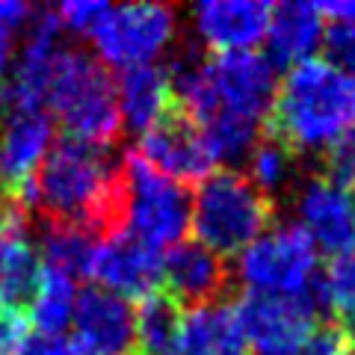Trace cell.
Instances as JSON below:
<instances>
[{"mask_svg": "<svg viewBox=\"0 0 355 355\" xmlns=\"http://www.w3.org/2000/svg\"><path fill=\"white\" fill-rule=\"evenodd\" d=\"M30 210L42 225H71L92 237L125 231V181L121 160L110 148L65 137L53 142L30 190Z\"/></svg>", "mask_w": 355, "mask_h": 355, "instance_id": "obj_1", "label": "cell"}, {"mask_svg": "<svg viewBox=\"0 0 355 355\" xmlns=\"http://www.w3.org/2000/svg\"><path fill=\"white\" fill-rule=\"evenodd\" d=\"M355 128V77L323 60L293 65L279 83L270 133L293 154H323Z\"/></svg>", "mask_w": 355, "mask_h": 355, "instance_id": "obj_2", "label": "cell"}, {"mask_svg": "<svg viewBox=\"0 0 355 355\" xmlns=\"http://www.w3.org/2000/svg\"><path fill=\"white\" fill-rule=\"evenodd\" d=\"M44 107L71 139L110 148L121 133L116 107V80L107 65L80 48H60L53 57Z\"/></svg>", "mask_w": 355, "mask_h": 355, "instance_id": "obj_3", "label": "cell"}, {"mask_svg": "<svg viewBox=\"0 0 355 355\" xmlns=\"http://www.w3.org/2000/svg\"><path fill=\"white\" fill-rule=\"evenodd\" d=\"M272 216L275 202L270 196H263L243 172L219 169L198 181L190 228L196 231V243L216 252L219 258H228L270 231Z\"/></svg>", "mask_w": 355, "mask_h": 355, "instance_id": "obj_4", "label": "cell"}, {"mask_svg": "<svg viewBox=\"0 0 355 355\" xmlns=\"http://www.w3.org/2000/svg\"><path fill=\"white\" fill-rule=\"evenodd\" d=\"M125 181V231L154 249L178 246L190 231L193 196L184 184L160 175L137 151L121 157Z\"/></svg>", "mask_w": 355, "mask_h": 355, "instance_id": "obj_5", "label": "cell"}, {"mask_svg": "<svg viewBox=\"0 0 355 355\" xmlns=\"http://www.w3.org/2000/svg\"><path fill=\"white\" fill-rule=\"evenodd\" d=\"M237 279L246 293L258 296H302L320 284L317 249L302 228L287 222L263 234L240 252Z\"/></svg>", "mask_w": 355, "mask_h": 355, "instance_id": "obj_6", "label": "cell"}, {"mask_svg": "<svg viewBox=\"0 0 355 355\" xmlns=\"http://www.w3.org/2000/svg\"><path fill=\"white\" fill-rule=\"evenodd\" d=\"M89 39L101 65H113L119 71L154 65L178 39V9L169 3L110 6Z\"/></svg>", "mask_w": 355, "mask_h": 355, "instance_id": "obj_7", "label": "cell"}, {"mask_svg": "<svg viewBox=\"0 0 355 355\" xmlns=\"http://www.w3.org/2000/svg\"><path fill=\"white\" fill-rule=\"evenodd\" d=\"M323 287L302 296L246 293L237 302V320L254 355H296L323 314Z\"/></svg>", "mask_w": 355, "mask_h": 355, "instance_id": "obj_8", "label": "cell"}, {"mask_svg": "<svg viewBox=\"0 0 355 355\" xmlns=\"http://www.w3.org/2000/svg\"><path fill=\"white\" fill-rule=\"evenodd\" d=\"M57 121L48 110H12L0 116V187L9 202L30 210V190L42 160L53 148Z\"/></svg>", "mask_w": 355, "mask_h": 355, "instance_id": "obj_9", "label": "cell"}, {"mask_svg": "<svg viewBox=\"0 0 355 355\" xmlns=\"http://www.w3.org/2000/svg\"><path fill=\"white\" fill-rule=\"evenodd\" d=\"M293 196V225L302 228L317 252L331 261L355 252V205L352 196L340 187L329 184L317 172L296 184Z\"/></svg>", "mask_w": 355, "mask_h": 355, "instance_id": "obj_10", "label": "cell"}, {"mask_svg": "<svg viewBox=\"0 0 355 355\" xmlns=\"http://www.w3.org/2000/svg\"><path fill=\"white\" fill-rule=\"evenodd\" d=\"M137 154L178 184L205 181L210 172H216L214 151H210L202 128L181 107H172L157 125L142 133Z\"/></svg>", "mask_w": 355, "mask_h": 355, "instance_id": "obj_11", "label": "cell"}, {"mask_svg": "<svg viewBox=\"0 0 355 355\" xmlns=\"http://www.w3.org/2000/svg\"><path fill=\"white\" fill-rule=\"evenodd\" d=\"M89 275L98 282L95 287L128 299H146L157 293L163 282V252L133 237L130 231H116L101 237L95 246Z\"/></svg>", "mask_w": 355, "mask_h": 355, "instance_id": "obj_12", "label": "cell"}, {"mask_svg": "<svg viewBox=\"0 0 355 355\" xmlns=\"http://www.w3.org/2000/svg\"><path fill=\"white\" fill-rule=\"evenodd\" d=\"M193 30L216 53H246L261 44L270 24V3L261 0H205L190 9Z\"/></svg>", "mask_w": 355, "mask_h": 355, "instance_id": "obj_13", "label": "cell"}, {"mask_svg": "<svg viewBox=\"0 0 355 355\" xmlns=\"http://www.w3.org/2000/svg\"><path fill=\"white\" fill-rule=\"evenodd\" d=\"M74 343L95 355L133 352V308L101 287H86L74 302Z\"/></svg>", "mask_w": 355, "mask_h": 355, "instance_id": "obj_14", "label": "cell"}, {"mask_svg": "<svg viewBox=\"0 0 355 355\" xmlns=\"http://www.w3.org/2000/svg\"><path fill=\"white\" fill-rule=\"evenodd\" d=\"M42 275L39 249L30 234V210L0 207V302L21 308L36 293Z\"/></svg>", "mask_w": 355, "mask_h": 355, "instance_id": "obj_15", "label": "cell"}, {"mask_svg": "<svg viewBox=\"0 0 355 355\" xmlns=\"http://www.w3.org/2000/svg\"><path fill=\"white\" fill-rule=\"evenodd\" d=\"M163 284L178 305L219 302L228 287V263L196 240H181L163 254Z\"/></svg>", "mask_w": 355, "mask_h": 355, "instance_id": "obj_16", "label": "cell"}, {"mask_svg": "<svg viewBox=\"0 0 355 355\" xmlns=\"http://www.w3.org/2000/svg\"><path fill=\"white\" fill-rule=\"evenodd\" d=\"M323 39V15L317 3H279L270 6V24H266V53L272 69H293L299 62L314 57Z\"/></svg>", "mask_w": 355, "mask_h": 355, "instance_id": "obj_17", "label": "cell"}, {"mask_svg": "<svg viewBox=\"0 0 355 355\" xmlns=\"http://www.w3.org/2000/svg\"><path fill=\"white\" fill-rule=\"evenodd\" d=\"M175 355H252V349L237 311L225 302H207L181 314Z\"/></svg>", "mask_w": 355, "mask_h": 355, "instance_id": "obj_18", "label": "cell"}, {"mask_svg": "<svg viewBox=\"0 0 355 355\" xmlns=\"http://www.w3.org/2000/svg\"><path fill=\"white\" fill-rule=\"evenodd\" d=\"M116 107L121 128L133 133H146L151 125L175 107L169 71L160 65H139V69H125L116 80Z\"/></svg>", "mask_w": 355, "mask_h": 355, "instance_id": "obj_19", "label": "cell"}, {"mask_svg": "<svg viewBox=\"0 0 355 355\" xmlns=\"http://www.w3.org/2000/svg\"><path fill=\"white\" fill-rule=\"evenodd\" d=\"M178 329L181 305L169 293H151L133 311V349L139 355H175Z\"/></svg>", "mask_w": 355, "mask_h": 355, "instance_id": "obj_20", "label": "cell"}, {"mask_svg": "<svg viewBox=\"0 0 355 355\" xmlns=\"http://www.w3.org/2000/svg\"><path fill=\"white\" fill-rule=\"evenodd\" d=\"M249 166V181L258 187L263 196H270L275 202V196H291L296 190L299 178V154H293L282 139H275L272 133H266L254 142L252 154L246 157Z\"/></svg>", "mask_w": 355, "mask_h": 355, "instance_id": "obj_21", "label": "cell"}, {"mask_svg": "<svg viewBox=\"0 0 355 355\" xmlns=\"http://www.w3.org/2000/svg\"><path fill=\"white\" fill-rule=\"evenodd\" d=\"M98 237L71 225H42V266L65 279H83L92 270Z\"/></svg>", "mask_w": 355, "mask_h": 355, "instance_id": "obj_22", "label": "cell"}, {"mask_svg": "<svg viewBox=\"0 0 355 355\" xmlns=\"http://www.w3.org/2000/svg\"><path fill=\"white\" fill-rule=\"evenodd\" d=\"M74 302H77L74 282L42 266L36 293L30 299V317H33V323H36L39 335L62 338V331L71 326Z\"/></svg>", "mask_w": 355, "mask_h": 355, "instance_id": "obj_23", "label": "cell"}, {"mask_svg": "<svg viewBox=\"0 0 355 355\" xmlns=\"http://www.w3.org/2000/svg\"><path fill=\"white\" fill-rule=\"evenodd\" d=\"M320 287H323L326 308L340 317V326L355 323V252L331 261L326 275L320 279Z\"/></svg>", "mask_w": 355, "mask_h": 355, "instance_id": "obj_24", "label": "cell"}, {"mask_svg": "<svg viewBox=\"0 0 355 355\" xmlns=\"http://www.w3.org/2000/svg\"><path fill=\"white\" fill-rule=\"evenodd\" d=\"M317 175L347 193H349V187H355V128L347 130L338 142H331V146L320 154Z\"/></svg>", "mask_w": 355, "mask_h": 355, "instance_id": "obj_25", "label": "cell"}, {"mask_svg": "<svg viewBox=\"0 0 355 355\" xmlns=\"http://www.w3.org/2000/svg\"><path fill=\"white\" fill-rule=\"evenodd\" d=\"M323 53L331 69L355 77V21H323Z\"/></svg>", "mask_w": 355, "mask_h": 355, "instance_id": "obj_26", "label": "cell"}, {"mask_svg": "<svg viewBox=\"0 0 355 355\" xmlns=\"http://www.w3.org/2000/svg\"><path fill=\"white\" fill-rule=\"evenodd\" d=\"M53 12H57L60 30L77 33V36H92L95 27L110 12V3H101V0H65Z\"/></svg>", "mask_w": 355, "mask_h": 355, "instance_id": "obj_27", "label": "cell"}, {"mask_svg": "<svg viewBox=\"0 0 355 355\" xmlns=\"http://www.w3.org/2000/svg\"><path fill=\"white\" fill-rule=\"evenodd\" d=\"M27 317L21 308L0 302V355H15L27 340Z\"/></svg>", "mask_w": 355, "mask_h": 355, "instance_id": "obj_28", "label": "cell"}, {"mask_svg": "<svg viewBox=\"0 0 355 355\" xmlns=\"http://www.w3.org/2000/svg\"><path fill=\"white\" fill-rule=\"evenodd\" d=\"M33 15H36V6L21 3V0H0V27L9 33L27 30Z\"/></svg>", "mask_w": 355, "mask_h": 355, "instance_id": "obj_29", "label": "cell"}, {"mask_svg": "<svg viewBox=\"0 0 355 355\" xmlns=\"http://www.w3.org/2000/svg\"><path fill=\"white\" fill-rule=\"evenodd\" d=\"M15 355H69V343L53 335H27V340L18 347Z\"/></svg>", "mask_w": 355, "mask_h": 355, "instance_id": "obj_30", "label": "cell"}, {"mask_svg": "<svg viewBox=\"0 0 355 355\" xmlns=\"http://www.w3.org/2000/svg\"><path fill=\"white\" fill-rule=\"evenodd\" d=\"M12 60H15V51H12V33L0 27V86L12 71Z\"/></svg>", "mask_w": 355, "mask_h": 355, "instance_id": "obj_31", "label": "cell"}, {"mask_svg": "<svg viewBox=\"0 0 355 355\" xmlns=\"http://www.w3.org/2000/svg\"><path fill=\"white\" fill-rule=\"evenodd\" d=\"M69 355H95V352H89L83 347H77V343H69Z\"/></svg>", "mask_w": 355, "mask_h": 355, "instance_id": "obj_32", "label": "cell"}, {"mask_svg": "<svg viewBox=\"0 0 355 355\" xmlns=\"http://www.w3.org/2000/svg\"><path fill=\"white\" fill-rule=\"evenodd\" d=\"M347 355H355V338H349V352Z\"/></svg>", "mask_w": 355, "mask_h": 355, "instance_id": "obj_33", "label": "cell"}, {"mask_svg": "<svg viewBox=\"0 0 355 355\" xmlns=\"http://www.w3.org/2000/svg\"><path fill=\"white\" fill-rule=\"evenodd\" d=\"M352 205H355V196H352Z\"/></svg>", "mask_w": 355, "mask_h": 355, "instance_id": "obj_34", "label": "cell"}]
</instances>
